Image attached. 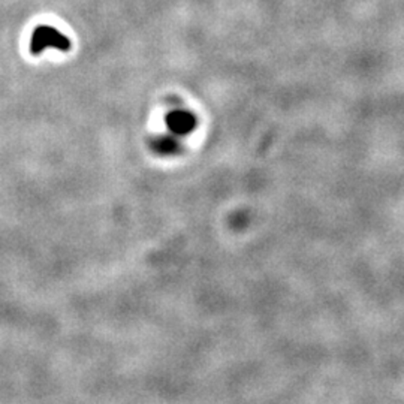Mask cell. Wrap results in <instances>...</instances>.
Listing matches in <instances>:
<instances>
[{"mask_svg":"<svg viewBox=\"0 0 404 404\" xmlns=\"http://www.w3.org/2000/svg\"><path fill=\"white\" fill-rule=\"evenodd\" d=\"M72 47L69 38H66L63 33H60L55 28L50 26H39L36 27L32 38H31V53L32 54H41L48 48H54L59 51H69Z\"/></svg>","mask_w":404,"mask_h":404,"instance_id":"cell-1","label":"cell"},{"mask_svg":"<svg viewBox=\"0 0 404 404\" xmlns=\"http://www.w3.org/2000/svg\"><path fill=\"white\" fill-rule=\"evenodd\" d=\"M165 123L172 134L177 137H184L195 131L196 117L191 111L176 110L166 115Z\"/></svg>","mask_w":404,"mask_h":404,"instance_id":"cell-2","label":"cell"},{"mask_svg":"<svg viewBox=\"0 0 404 404\" xmlns=\"http://www.w3.org/2000/svg\"><path fill=\"white\" fill-rule=\"evenodd\" d=\"M152 149L161 156H174L181 150V144L177 139V137L162 135V137H156L152 141Z\"/></svg>","mask_w":404,"mask_h":404,"instance_id":"cell-3","label":"cell"}]
</instances>
